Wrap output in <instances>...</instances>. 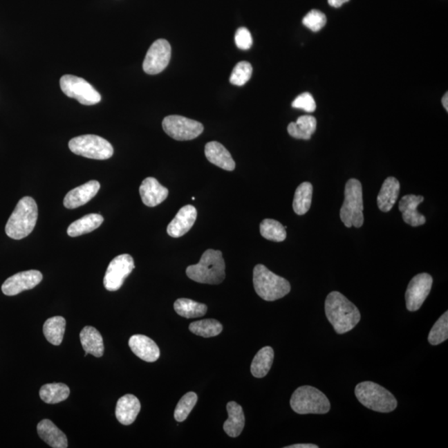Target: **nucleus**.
Masks as SVG:
<instances>
[{"instance_id": "1", "label": "nucleus", "mask_w": 448, "mask_h": 448, "mask_svg": "<svg viewBox=\"0 0 448 448\" xmlns=\"http://www.w3.org/2000/svg\"><path fill=\"white\" fill-rule=\"evenodd\" d=\"M325 311L328 321L339 335L352 330L360 321L359 309L339 292H332L328 295Z\"/></svg>"}, {"instance_id": "2", "label": "nucleus", "mask_w": 448, "mask_h": 448, "mask_svg": "<svg viewBox=\"0 0 448 448\" xmlns=\"http://www.w3.org/2000/svg\"><path fill=\"white\" fill-rule=\"evenodd\" d=\"M189 279L198 283L218 285L225 279V263L221 251L207 249L198 264L186 269Z\"/></svg>"}, {"instance_id": "3", "label": "nucleus", "mask_w": 448, "mask_h": 448, "mask_svg": "<svg viewBox=\"0 0 448 448\" xmlns=\"http://www.w3.org/2000/svg\"><path fill=\"white\" fill-rule=\"evenodd\" d=\"M37 220V205L31 197L20 199L8 218L6 234L10 239L20 240L26 238L35 230Z\"/></svg>"}, {"instance_id": "4", "label": "nucleus", "mask_w": 448, "mask_h": 448, "mask_svg": "<svg viewBox=\"0 0 448 448\" xmlns=\"http://www.w3.org/2000/svg\"><path fill=\"white\" fill-rule=\"evenodd\" d=\"M253 285L256 294L267 301H277L290 292V282L263 264H257L253 269Z\"/></svg>"}, {"instance_id": "5", "label": "nucleus", "mask_w": 448, "mask_h": 448, "mask_svg": "<svg viewBox=\"0 0 448 448\" xmlns=\"http://www.w3.org/2000/svg\"><path fill=\"white\" fill-rule=\"evenodd\" d=\"M355 396L360 404L379 413H390L395 410L398 402L389 390L371 381L356 385Z\"/></svg>"}, {"instance_id": "6", "label": "nucleus", "mask_w": 448, "mask_h": 448, "mask_svg": "<svg viewBox=\"0 0 448 448\" xmlns=\"http://www.w3.org/2000/svg\"><path fill=\"white\" fill-rule=\"evenodd\" d=\"M362 185L351 178L344 188V200L340 209V219L347 227H360L364 223Z\"/></svg>"}, {"instance_id": "7", "label": "nucleus", "mask_w": 448, "mask_h": 448, "mask_svg": "<svg viewBox=\"0 0 448 448\" xmlns=\"http://www.w3.org/2000/svg\"><path fill=\"white\" fill-rule=\"evenodd\" d=\"M290 404L299 414H326L330 409V402L325 394L308 385L301 386L293 393Z\"/></svg>"}, {"instance_id": "8", "label": "nucleus", "mask_w": 448, "mask_h": 448, "mask_svg": "<svg viewBox=\"0 0 448 448\" xmlns=\"http://www.w3.org/2000/svg\"><path fill=\"white\" fill-rule=\"evenodd\" d=\"M68 147L75 155L93 160H108L114 153L109 141L95 135L75 137L69 141Z\"/></svg>"}, {"instance_id": "9", "label": "nucleus", "mask_w": 448, "mask_h": 448, "mask_svg": "<svg viewBox=\"0 0 448 448\" xmlns=\"http://www.w3.org/2000/svg\"><path fill=\"white\" fill-rule=\"evenodd\" d=\"M60 86L62 93L68 97L77 100L82 105H95L102 100L101 94L88 82L73 75L62 76Z\"/></svg>"}, {"instance_id": "10", "label": "nucleus", "mask_w": 448, "mask_h": 448, "mask_svg": "<svg viewBox=\"0 0 448 448\" xmlns=\"http://www.w3.org/2000/svg\"><path fill=\"white\" fill-rule=\"evenodd\" d=\"M162 127L166 134L180 141L197 138L203 131L200 122L177 115L166 116Z\"/></svg>"}, {"instance_id": "11", "label": "nucleus", "mask_w": 448, "mask_h": 448, "mask_svg": "<svg viewBox=\"0 0 448 448\" xmlns=\"http://www.w3.org/2000/svg\"><path fill=\"white\" fill-rule=\"evenodd\" d=\"M134 269V260L131 255L122 254L115 256L108 265L104 277V286L109 292L118 290Z\"/></svg>"}, {"instance_id": "12", "label": "nucleus", "mask_w": 448, "mask_h": 448, "mask_svg": "<svg viewBox=\"0 0 448 448\" xmlns=\"http://www.w3.org/2000/svg\"><path fill=\"white\" fill-rule=\"evenodd\" d=\"M433 277L429 273H420L410 281L405 293L406 307L409 311L421 308L431 292Z\"/></svg>"}, {"instance_id": "13", "label": "nucleus", "mask_w": 448, "mask_h": 448, "mask_svg": "<svg viewBox=\"0 0 448 448\" xmlns=\"http://www.w3.org/2000/svg\"><path fill=\"white\" fill-rule=\"evenodd\" d=\"M171 58V46L165 39H158L149 48L143 62L144 73L156 75L167 68Z\"/></svg>"}, {"instance_id": "14", "label": "nucleus", "mask_w": 448, "mask_h": 448, "mask_svg": "<svg viewBox=\"0 0 448 448\" xmlns=\"http://www.w3.org/2000/svg\"><path fill=\"white\" fill-rule=\"evenodd\" d=\"M43 280V274L37 270L21 272L8 277L2 285V292L6 296H16L24 290H31Z\"/></svg>"}, {"instance_id": "15", "label": "nucleus", "mask_w": 448, "mask_h": 448, "mask_svg": "<svg viewBox=\"0 0 448 448\" xmlns=\"http://www.w3.org/2000/svg\"><path fill=\"white\" fill-rule=\"evenodd\" d=\"M197 218V209L193 205L181 207L176 217L169 223L167 227L168 234L171 238H180L194 226Z\"/></svg>"}, {"instance_id": "16", "label": "nucleus", "mask_w": 448, "mask_h": 448, "mask_svg": "<svg viewBox=\"0 0 448 448\" xmlns=\"http://www.w3.org/2000/svg\"><path fill=\"white\" fill-rule=\"evenodd\" d=\"M100 187L98 181L91 180L69 191L64 198V206L66 209H74L86 205L97 195Z\"/></svg>"}, {"instance_id": "17", "label": "nucleus", "mask_w": 448, "mask_h": 448, "mask_svg": "<svg viewBox=\"0 0 448 448\" xmlns=\"http://www.w3.org/2000/svg\"><path fill=\"white\" fill-rule=\"evenodd\" d=\"M424 200V198L421 195L409 194L401 198L398 203L402 219L404 221L412 227H418L423 225L426 223L425 216L418 213V207Z\"/></svg>"}, {"instance_id": "18", "label": "nucleus", "mask_w": 448, "mask_h": 448, "mask_svg": "<svg viewBox=\"0 0 448 448\" xmlns=\"http://www.w3.org/2000/svg\"><path fill=\"white\" fill-rule=\"evenodd\" d=\"M129 346L140 359L147 362H155L160 358V352L156 343L143 335H135L129 340Z\"/></svg>"}, {"instance_id": "19", "label": "nucleus", "mask_w": 448, "mask_h": 448, "mask_svg": "<svg viewBox=\"0 0 448 448\" xmlns=\"http://www.w3.org/2000/svg\"><path fill=\"white\" fill-rule=\"evenodd\" d=\"M140 194L144 205L156 207L167 198L169 190L161 185L156 178L148 177L140 185Z\"/></svg>"}, {"instance_id": "20", "label": "nucleus", "mask_w": 448, "mask_h": 448, "mask_svg": "<svg viewBox=\"0 0 448 448\" xmlns=\"http://www.w3.org/2000/svg\"><path fill=\"white\" fill-rule=\"evenodd\" d=\"M140 411V402L133 394H127L116 404L115 417L123 425H131L135 422Z\"/></svg>"}, {"instance_id": "21", "label": "nucleus", "mask_w": 448, "mask_h": 448, "mask_svg": "<svg viewBox=\"0 0 448 448\" xmlns=\"http://www.w3.org/2000/svg\"><path fill=\"white\" fill-rule=\"evenodd\" d=\"M205 156L210 163L227 171H232L236 167L231 153L217 141H211L205 145Z\"/></svg>"}, {"instance_id": "22", "label": "nucleus", "mask_w": 448, "mask_h": 448, "mask_svg": "<svg viewBox=\"0 0 448 448\" xmlns=\"http://www.w3.org/2000/svg\"><path fill=\"white\" fill-rule=\"evenodd\" d=\"M41 440L53 448H66L68 446L66 436L49 419H44L37 427Z\"/></svg>"}, {"instance_id": "23", "label": "nucleus", "mask_w": 448, "mask_h": 448, "mask_svg": "<svg viewBox=\"0 0 448 448\" xmlns=\"http://www.w3.org/2000/svg\"><path fill=\"white\" fill-rule=\"evenodd\" d=\"M400 190V184L396 178H386L377 198V207L382 212L388 213L393 209L398 200Z\"/></svg>"}, {"instance_id": "24", "label": "nucleus", "mask_w": 448, "mask_h": 448, "mask_svg": "<svg viewBox=\"0 0 448 448\" xmlns=\"http://www.w3.org/2000/svg\"><path fill=\"white\" fill-rule=\"evenodd\" d=\"M228 418L224 422L223 429L231 438H236L242 433L245 426V417L242 407L235 402L227 404Z\"/></svg>"}, {"instance_id": "25", "label": "nucleus", "mask_w": 448, "mask_h": 448, "mask_svg": "<svg viewBox=\"0 0 448 448\" xmlns=\"http://www.w3.org/2000/svg\"><path fill=\"white\" fill-rule=\"evenodd\" d=\"M82 346L85 352L95 357H102L104 354L103 338L100 332L93 326L83 328L80 333Z\"/></svg>"}, {"instance_id": "26", "label": "nucleus", "mask_w": 448, "mask_h": 448, "mask_svg": "<svg viewBox=\"0 0 448 448\" xmlns=\"http://www.w3.org/2000/svg\"><path fill=\"white\" fill-rule=\"evenodd\" d=\"M317 122L314 116H300L296 122L288 124L289 135L299 140H310L317 130Z\"/></svg>"}, {"instance_id": "27", "label": "nucleus", "mask_w": 448, "mask_h": 448, "mask_svg": "<svg viewBox=\"0 0 448 448\" xmlns=\"http://www.w3.org/2000/svg\"><path fill=\"white\" fill-rule=\"evenodd\" d=\"M104 218L98 214H90L79 218L77 221L70 224L68 228V234L70 236H78L89 234L102 225Z\"/></svg>"}, {"instance_id": "28", "label": "nucleus", "mask_w": 448, "mask_h": 448, "mask_svg": "<svg viewBox=\"0 0 448 448\" xmlns=\"http://www.w3.org/2000/svg\"><path fill=\"white\" fill-rule=\"evenodd\" d=\"M274 360V351L272 347L265 346L256 353L251 364L252 375L255 377H263L268 375Z\"/></svg>"}, {"instance_id": "29", "label": "nucleus", "mask_w": 448, "mask_h": 448, "mask_svg": "<svg viewBox=\"0 0 448 448\" xmlns=\"http://www.w3.org/2000/svg\"><path fill=\"white\" fill-rule=\"evenodd\" d=\"M70 395L68 385L61 383L47 384L41 386L39 396L46 404H56L64 402Z\"/></svg>"}, {"instance_id": "30", "label": "nucleus", "mask_w": 448, "mask_h": 448, "mask_svg": "<svg viewBox=\"0 0 448 448\" xmlns=\"http://www.w3.org/2000/svg\"><path fill=\"white\" fill-rule=\"evenodd\" d=\"M66 328V319L62 317H54L45 321L44 334L50 344L60 346L64 339Z\"/></svg>"}, {"instance_id": "31", "label": "nucleus", "mask_w": 448, "mask_h": 448, "mask_svg": "<svg viewBox=\"0 0 448 448\" xmlns=\"http://www.w3.org/2000/svg\"><path fill=\"white\" fill-rule=\"evenodd\" d=\"M313 186L309 182L302 183L295 192L293 209L298 215H304L309 211L312 201Z\"/></svg>"}, {"instance_id": "32", "label": "nucleus", "mask_w": 448, "mask_h": 448, "mask_svg": "<svg viewBox=\"0 0 448 448\" xmlns=\"http://www.w3.org/2000/svg\"><path fill=\"white\" fill-rule=\"evenodd\" d=\"M174 308L178 315L187 319L202 317L207 310L206 305L187 298L178 299Z\"/></svg>"}, {"instance_id": "33", "label": "nucleus", "mask_w": 448, "mask_h": 448, "mask_svg": "<svg viewBox=\"0 0 448 448\" xmlns=\"http://www.w3.org/2000/svg\"><path fill=\"white\" fill-rule=\"evenodd\" d=\"M189 330L194 335L205 338L214 337L223 330L222 324L214 319H202L189 325Z\"/></svg>"}, {"instance_id": "34", "label": "nucleus", "mask_w": 448, "mask_h": 448, "mask_svg": "<svg viewBox=\"0 0 448 448\" xmlns=\"http://www.w3.org/2000/svg\"><path fill=\"white\" fill-rule=\"evenodd\" d=\"M260 232L264 239L273 242H283L286 238L285 227L280 222L271 218H265L261 223Z\"/></svg>"}, {"instance_id": "35", "label": "nucleus", "mask_w": 448, "mask_h": 448, "mask_svg": "<svg viewBox=\"0 0 448 448\" xmlns=\"http://www.w3.org/2000/svg\"><path fill=\"white\" fill-rule=\"evenodd\" d=\"M448 338V312L446 311L434 324L429 332V342L431 346H438Z\"/></svg>"}, {"instance_id": "36", "label": "nucleus", "mask_w": 448, "mask_h": 448, "mask_svg": "<svg viewBox=\"0 0 448 448\" xmlns=\"http://www.w3.org/2000/svg\"><path fill=\"white\" fill-rule=\"evenodd\" d=\"M198 401L197 394L194 392H189L183 396L178 402L176 410H174V418L177 422H184L188 418L191 411L196 405Z\"/></svg>"}, {"instance_id": "37", "label": "nucleus", "mask_w": 448, "mask_h": 448, "mask_svg": "<svg viewBox=\"0 0 448 448\" xmlns=\"http://www.w3.org/2000/svg\"><path fill=\"white\" fill-rule=\"evenodd\" d=\"M252 74V65L248 62H240L232 70L230 82L236 86H243L250 80Z\"/></svg>"}, {"instance_id": "38", "label": "nucleus", "mask_w": 448, "mask_h": 448, "mask_svg": "<svg viewBox=\"0 0 448 448\" xmlns=\"http://www.w3.org/2000/svg\"><path fill=\"white\" fill-rule=\"evenodd\" d=\"M302 22L311 31L318 32L326 26V17L321 11L313 10L304 17Z\"/></svg>"}, {"instance_id": "39", "label": "nucleus", "mask_w": 448, "mask_h": 448, "mask_svg": "<svg viewBox=\"0 0 448 448\" xmlns=\"http://www.w3.org/2000/svg\"><path fill=\"white\" fill-rule=\"evenodd\" d=\"M292 107L297 109H301L306 112H314L317 109V104H315L312 95L305 93L294 100L292 102Z\"/></svg>"}, {"instance_id": "40", "label": "nucleus", "mask_w": 448, "mask_h": 448, "mask_svg": "<svg viewBox=\"0 0 448 448\" xmlns=\"http://www.w3.org/2000/svg\"><path fill=\"white\" fill-rule=\"evenodd\" d=\"M235 43L236 47L242 50L251 48L252 46V37L251 32L246 28H239L236 32Z\"/></svg>"}, {"instance_id": "41", "label": "nucleus", "mask_w": 448, "mask_h": 448, "mask_svg": "<svg viewBox=\"0 0 448 448\" xmlns=\"http://www.w3.org/2000/svg\"><path fill=\"white\" fill-rule=\"evenodd\" d=\"M350 1V0H328L330 6L334 8H339L343 6L344 3Z\"/></svg>"}, {"instance_id": "42", "label": "nucleus", "mask_w": 448, "mask_h": 448, "mask_svg": "<svg viewBox=\"0 0 448 448\" xmlns=\"http://www.w3.org/2000/svg\"><path fill=\"white\" fill-rule=\"evenodd\" d=\"M317 445L315 444H294V445H290L286 447V448H318Z\"/></svg>"}, {"instance_id": "43", "label": "nucleus", "mask_w": 448, "mask_h": 448, "mask_svg": "<svg viewBox=\"0 0 448 448\" xmlns=\"http://www.w3.org/2000/svg\"><path fill=\"white\" fill-rule=\"evenodd\" d=\"M442 105H443L444 108H445L446 111H447V110H448V104H447V102H448V97H447V93H446V95H444V97H443V98H442Z\"/></svg>"}]
</instances>
